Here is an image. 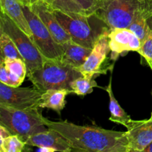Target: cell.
<instances>
[{
    "label": "cell",
    "mask_w": 152,
    "mask_h": 152,
    "mask_svg": "<svg viewBox=\"0 0 152 152\" xmlns=\"http://www.w3.org/2000/svg\"><path fill=\"white\" fill-rule=\"evenodd\" d=\"M50 2L53 9L59 10L68 14L87 15L75 0H50Z\"/></svg>",
    "instance_id": "44dd1931"
},
{
    "label": "cell",
    "mask_w": 152,
    "mask_h": 152,
    "mask_svg": "<svg viewBox=\"0 0 152 152\" xmlns=\"http://www.w3.org/2000/svg\"><path fill=\"white\" fill-rule=\"evenodd\" d=\"M27 76L34 87L43 93L50 89L70 90L71 82L83 75L60 60L45 59L39 68L28 73Z\"/></svg>",
    "instance_id": "277c9868"
},
{
    "label": "cell",
    "mask_w": 152,
    "mask_h": 152,
    "mask_svg": "<svg viewBox=\"0 0 152 152\" xmlns=\"http://www.w3.org/2000/svg\"><path fill=\"white\" fill-rule=\"evenodd\" d=\"M42 1H45V2L48 3L49 4H50V5H51V2H50V0H42Z\"/></svg>",
    "instance_id": "f546056e"
},
{
    "label": "cell",
    "mask_w": 152,
    "mask_h": 152,
    "mask_svg": "<svg viewBox=\"0 0 152 152\" xmlns=\"http://www.w3.org/2000/svg\"><path fill=\"white\" fill-rule=\"evenodd\" d=\"M71 93L69 89H50L42 94L39 108L52 109L60 114L66 104L65 98Z\"/></svg>",
    "instance_id": "e0dca14e"
},
{
    "label": "cell",
    "mask_w": 152,
    "mask_h": 152,
    "mask_svg": "<svg viewBox=\"0 0 152 152\" xmlns=\"http://www.w3.org/2000/svg\"><path fill=\"white\" fill-rule=\"evenodd\" d=\"M53 13L62 28L71 37V40L88 48L93 49L98 39L109 28L97 29L91 22V16L68 14L59 10L53 9Z\"/></svg>",
    "instance_id": "5b68a950"
},
{
    "label": "cell",
    "mask_w": 152,
    "mask_h": 152,
    "mask_svg": "<svg viewBox=\"0 0 152 152\" xmlns=\"http://www.w3.org/2000/svg\"><path fill=\"white\" fill-rule=\"evenodd\" d=\"M37 0H21V1L22 2L23 4H26V5H30L34 4V2H36Z\"/></svg>",
    "instance_id": "4316f807"
},
{
    "label": "cell",
    "mask_w": 152,
    "mask_h": 152,
    "mask_svg": "<svg viewBox=\"0 0 152 152\" xmlns=\"http://www.w3.org/2000/svg\"><path fill=\"white\" fill-rule=\"evenodd\" d=\"M109 31L108 30L100 36L86 62L76 68L83 76L96 77L101 74H105V71L108 70L104 68L102 65L106 60L108 52L111 50L108 45Z\"/></svg>",
    "instance_id": "9c48e42d"
},
{
    "label": "cell",
    "mask_w": 152,
    "mask_h": 152,
    "mask_svg": "<svg viewBox=\"0 0 152 152\" xmlns=\"http://www.w3.org/2000/svg\"><path fill=\"white\" fill-rule=\"evenodd\" d=\"M0 50L2 59H23L13 40L2 31H0Z\"/></svg>",
    "instance_id": "ffe728a7"
},
{
    "label": "cell",
    "mask_w": 152,
    "mask_h": 152,
    "mask_svg": "<svg viewBox=\"0 0 152 152\" xmlns=\"http://www.w3.org/2000/svg\"><path fill=\"white\" fill-rule=\"evenodd\" d=\"M54 149L50 148H47V147H43V148H39V152H55Z\"/></svg>",
    "instance_id": "484cf974"
},
{
    "label": "cell",
    "mask_w": 152,
    "mask_h": 152,
    "mask_svg": "<svg viewBox=\"0 0 152 152\" xmlns=\"http://www.w3.org/2000/svg\"><path fill=\"white\" fill-rule=\"evenodd\" d=\"M1 11L9 16L21 29L31 37V31L21 0H0Z\"/></svg>",
    "instance_id": "9a60e30c"
},
{
    "label": "cell",
    "mask_w": 152,
    "mask_h": 152,
    "mask_svg": "<svg viewBox=\"0 0 152 152\" xmlns=\"http://www.w3.org/2000/svg\"><path fill=\"white\" fill-rule=\"evenodd\" d=\"M88 16H91L99 11L105 2V0H75Z\"/></svg>",
    "instance_id": "cb8c5ba5"
},
{
    "label": "cell",
    "mask_w": 152,
    "mask_h": 152,
    "mask_svg": "<svg viewBox=\"0 0 152 152\" xmlns=\"http://www.w3.org/2000/svg\"><path fill=\"white\" fill-rule=\"evenodd\" d=\"M150 118H152V112H151V117Z\"/></svg>",
    "instance_id": "d6a6232c"
},
{
    "label": "cell",
    "mask_w": 152,
    "mask_h": 152,
    "mask_svg": "<svg viewBox=\"0 0 152 152\" xmlns=\"http://www.w3.org/2000/svg\"><path fill=\"white\" fill-rule=\"evenodd\" d=\"M6 69L11 74L25 80L28 74V68L25 61L22 59H2Z\"/></svg>",
    "instance_id": "7402d4cb"
},
{
    "label": "cell",
    "mask_w": 152,
    "mask_h": 152,
    "mask_svg": "<svg viewBox=\"0 0 152 152\" xmlns=\"http://www.w3.org/2000/svg\"><path fill=\"white\" fill-rule=\"evenodd\" d=\"M140 10L150 15L152 29V0H105L103 7L95 15L110 29L129 28Z\"/></svg>",
    "instance_id": "3957f363"
},
{
    "label": "cell",
    "mask_w": 152,
    "mask_h": 152,
    "mask_svg": "<svg viewBox=\"0 0 152 152\" xmlns=\"http://www.w3.org/2000/svg\"><path fill=\"white\" fill-rule=\"evenodd\" d=\"M129 151L140 152L152 142V118L133 120L127 129Z\"/></svg>",
    "instance_id": "7c38bea8"
},
{
    "label": "cell",
    "mask_w": 152,
    "mask_h": 152,
    "mask_svg": "<svg viewBox=\"0 0 152 152\" xmlns=\"http://www.w3.org/2000/svg\"><path fill=\"white\" fill-rule=\"evenodd\" d=\"M0 152H5L4 151H2V150H0Z\"/></svg>",
    "instance_id": "1f68e13d"
},
{
    "label": "cell",
    "mask_w": 152,
    "mask_h": 152,
    "mask_svg": "<svg viewBox=\"0 0 152 152\" xmlns=\"http://www.w3.org/2000/svg\"><path fill=\"white\" fill-rule=\"evenodd\" d=\"M26 143L16 135H10L0 143V150L5 152H23Z\"/></svg>",
    "instance_id": "603a6c76"
},
{
    "label": "cell",
    "mask_w": 152,
    "mask_h": 152,
    "mask_svg": "<svg viewBox=\"0 0 152 152\" xmlns=\"http://www.w3.org/2000/svg\"><path fill=\"white\" fill-rule=\"evenodd\" d=\"M140 152H152V142Z\"/></svg>",
    "instance_id": "83f0119b"
},
{
    "label": "cell",
    "mask_w": 152,
    "mask_h": 152,
    "mask_svg": "<svg viewBox=\"0 0 152 152\" xmlns=\"http://www.w3.org/2000/svg\"><path fill=\"white\" fill-rule=\"evenodd\" d=\"M27 145L38 148L47 147L59 152H68L72 148L69 142L58 132L48 128L45 132L36 134L25 142Z\"/></svg>",
    "instance_id": "4fadbf2b"
},
{
    "label": "cell",
    "mask_w": 152,
    "mask_h": 152,
    "mask_svg": "<svg viewBox=\"0 0 152 152\" xmlns=\"http://www.w3.org/2000/svg\"><path fill=\"white\" fill-rule=\"evenodd\" d=\"M23 152H30V151H29V149H28V148H25V150H24Z\"/></svg>",
    "instance_id": "4dcf8cb0"
},
{
    "label": "cell",
    "mask_w": 152,
    "mask_h": 152,
    "mask_svg": "<svg viewBox=\"0 0 152 152\" xmlns=\"http://www.w3.org/2000/svg\"><path fill=\"white\" fill-rule=\"evenodd\" d=\"M151 20V16L147 12L140 10L135 15L133 21L129 27V29L137 36L141 42L146 38L151 30H152L150 27Z\"/></svg>",
    "instance_id": "ac0fdd59"
},
{
    "label": "cell",
    "mask_w": 152,
    "mask_h": 152,
    "mask_svg": "<svg viewBox=\"0 0 152 152\" xmlns=\"http://www.w3.org/2000/svg\"><path fill=\"white\" fill-rule=\"evenodd\" d=\"M30 7L44 23L56 42L62 45L71 40L69 34L58 22L50 4L42 0H37Z\"/></svg>",
    "instance_id": "8fae6325"
},
{
    "label": "cell",
    "mask_w": 152,
    "mask_h": 152,
    "mask_svg": "<svg viewBox=\"0 0 152 152\" xmlns=\"http://www.w3.org/2000/svg\"><path fill=\"white\" fill-rule=\"evenodd\" d=\"M0 31L5 33L13 40L27 65L28 73L32 72L43 65L45 59L31 37L22 31L7 15L1 11Z\"/></svg>",
    "instance_id": "8992f818"
},
{
    "label": "cell",
    "mask_w": 152,
    "mask_h": 152,
    "mask_svg": "<svg viewBox=\"0 0 152 152\" xmlns=\"http://www.w3.org/2000/svg\"><path fill=\"white\" fill-rule=\"evenodd\" d=\"M47 128L58 132L72 148L89 152H130L126 132L108 130L94 126H79L44 117Z\"/></svg>",
    "instance_id": "6da1fadb"
},
{
    "label": "cell",
    "mask_w": 152,
    "mask_h": 152,
    "mask_svg": "<svg viewBox=\"0 0 152 152\" xmlns=\"http://www.w3.org/2000/svg\"><path fill=\"white\" fill-rule=\"evenodd\" d=\"M62 46L64 52L60 61L74 68L81 66L92 50L72 40L64 43Z\"/></svg>",
    "instance_id": "5bb4252c"
},
{
    "label": "cell",
    "mask_w": 152,
    "mask_h": 152,
    "mask_svg": "<svg viewBox=\"0 0 152 152\" xmlns=\"http://www.w3.org/2000/svg\"><path fill=\"white\" fill-rule=\"evenodd\" d=\"M42 94L35 87H11L0 83V104L18 109H39Z\"/></svg>",
    "instance_id": "ba28073f"
},
{
    "label": "cell",
    "mask_w": 152,
    "mask_h": 152,
    "mask_svg": "<svg viewBox=\"0 0 152 152\" xmlns=\"http://www.w3.org/2000/svg\"><path fill=\"white\" fill-rule=\"evenodd\" d=\"M23 10L31 31V39L44 59L61 60L64 52L62 45L55 41L50 31L31 10L30 5L23 4Z\"/></svg>",
    "instance_id": "52a82bcc"
},
{
    "label": "cell",
    "mask_w": 152,
    "mask_h": 152,
    "mask_svg": "<svg viewBox=\"0 0 152 152\" xmlns=\"http://www.w3.org/2000/svg\"><path fill=\"white\" fill-rule=\"evenodd\" d=\"M137 52L144 58L152 70V30L146 38L141 42L140 48Z\"/></svg>",
    "instance_id": "d4e9b609"
},
{
    "label": "cell",
    "mask_w": 152,
    "mask_h": 152,
    "mask_svg": "<svg viewBox=\"0 0 152 152\" xmlns=\"http://www.w3.org/2000/svg\"><path fill=\"white\" fill-rule=\"evenodd\" d=\"M0 125L24 142L48 129L39 109H18L3 104H0Z\"/></svg>",
    "instance_id": "7a4b0ae2"
},
{
    "label": "cell",
    "mask_w": 152,
    "mask_h": 152,
    "mask_svg": "<svg viewBox=\"0 0 152 152\" xmlns=\"http://www.w3.org/2000/svg\"><path fill=\"white\" fill-rule=\"evenodd\" d=\"M99 87L95 81V77L81 76L73 80L70 85V90L71 93L75 94L80 96H84L88 94L92 93L94 88Z\"/></svg>",
    "instance_id": "d6986e66"
},
{
    "label": "cell",
    "mask_w": 152,
    "mask_h": 152,
    "mask_svg": "<svg viewBox=\"0 0 152 152\" xmlns=\"http://www.w3.org/2000/svg\"><path fill=\"white\" fill-rule=\"evenodd\" d=\"M101 88L106 91L109 97V111L111 113L109 120L117 124L123 125L126 129H128L133 123V120L125 111V110H123L114 96L112 89V74H111L108 86L105 88L102 87H101Z\"/></svg>",
    "instance_id": "2e32d148"
},
{
    "label": "cell",
    "mask_w": 152,
    "mask_h": 152,
    "mask_svg": "<svg viewBox=\"0 0 152 152\" xmlns=\"http://www.w3.org/2000/svg\"><path fill=\"white\" fill-rule=\"evenodd\" d=\"M68 152H89V151H86V150H83V149H80V148H72Z\"/></svg>",
    "instance_id": "f1b7e54d"
},
{
    "label": "cell",
    "mask_w": 152,
    "mask_h": 152,
    "mask_svg": "<svg viewBox=\"0 0 152 152\" xmlns=\"http://www.w3.org/2000/svg\"><path fill=\"white\" fill-rule=\"evenodd\" d=\"M108 45L111 59L116 60L124 52H137L140 48L141 41L129 28H113L108 33Z\"/></svg>",
    "instance_id": "30bf717a"
}]
</instances>
